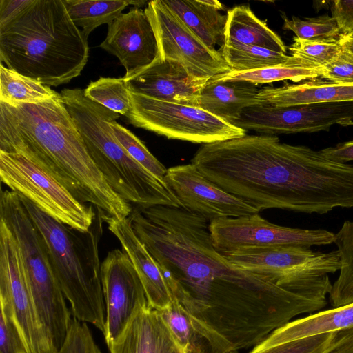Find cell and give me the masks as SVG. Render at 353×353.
Here are the masks:
<instances>
[{
	"label": "cell",
	"instance_id": "cell-42",
	"mask_svg": "<svg viewBox=\"0 0 353 353\" xmlns=\"http://www.w3.org/2000/svg\"><path fill=\"white\" fill-rule=\"evenodd\" d=\"M339 41L343 50L353 54V32L341 35Z\"/></svg>",
	"mask_w": 353,
	"mask_h": 353
},
{
	"label": "cell",
	"instance_id": "cell-21",
	"mask_svg": "<svg viewBox=\"0 0 353 353\" xmlns=\"http://www.w3.org/2000/svg\"><path fill=\"white\" fill-rule=\"evenodd\" d=\"M353 328V303L292 321L272 332L252 352L299 339Z\"/></svg>",
	"mask_w": 353,
	"mask_h": 353
},
{
	"label": "cell",
	"instance_id": "cell-12",
	"mask_svg": "<svg viewBox=\"0 0 353 353\" xmlns=\"http://www.w3.org/2000/svg\"><path fill=\"white\" fill-rule=\"evenodd\" d=\"M101 276L106 310L103 336L109 347L132 316L149 305L140 278L123 251L108 253L101 264Z\"/></svg>",
	"mask_w": 353,
	"mask_h": 353
},
{
	"label": "cell",
	"instance_id": "cell-10",
	"mask_svg": "<svg viewBox=\"0 0 353 353\" xmlns=\"http://www.w3.org/2000/svg\"><path fill=\"white\" fill-rule=\"evenodd\" d=\"M215 249L221 254L252 247L302 246L311 248L334 243L335 234L325 229H303L281 226L262 218L259 213L209 222Z\"/></svg>",
	"mask_w": 353,
	"mask_h": 353
},
{
	"label": "cell",
	"instance_id": "cell-38",
	"mask_svg": "<svg viewBox=\"0 0 353 353\" xmlns=\"http://www.w3.org/2000/svg\"><path fill=\"white\" fill-rule=\"evenodd\" d=\"M332 17L336 20L342 35L353 32V0L331 2Z\"/></svg>",
	"mask_w": 353,
	"mask_h": 353
},
{
	"label": "cell",
	"instance_id": "cell-35",
	"mask_svg": "<svg viewBox=\"0 0 353 353\" xmlns=\"http://www.w3.org/2000/svg\"><path fill=\"white\" fill-rule=\"evenodd\" d=\"M56 353H103L86 323L73 318L66 338Z\"/></svg>",
	"mask_w": 353,
	"mask_h": 353
},
{
	"label": "cell",
	"instance_id": "cell-27",
	"mask_svg": "<svg viewBox=\"0 0 353 353\" xmlns=\"http://www.w3.org/2000/svg\"><path fill=\"white\" fill-rule=\"evenodd\" d=\"M70 19L88 38L98 26L114 20L128 6L127 0H63Z\"/></svg>",
	"mask_w": 353,
	"mask_h": 353
},
{
	"label": "cell",
	"instance_id": "cell-39",
	"mask_svg": "<svg viewBox=\"0 0 353 353\" xmlns=\"http://www.w3.org/2000/svg\"><path fill=\"white\" fill-rule=\"evenodd\" d=\"M320 151L325 157L332 161L347 163L353 161V140L340 143Z\"/></svg>",
	"mask_w": 353,
	"mask_h": 353
},
{
	"label": "cell",
	"instance_id": "cell-4",
	"mask_svg": "<svg viewBox=\"0 0 353 353\" xmlns=\"http://www.w3.org/2000/svg\"><path fill=\"white\" fill-rule=\"evenodd\" d=\"M41 234L56 277L70 305L73 318L105 331L106 310L101 276L99 243L101 212L87 232H81L52 218L18 194Z\"/></svg>",
	"mask_w": 353,
	"mask_h": 353
},
{
	"label": "cell",
	"instance_id": "cell-18",
	"mask_svg": "<svg viewBox=\"0 0 353 353\" xmlns=\"http://www.w3.org/2000/svg\"><path fill=\"white\" fill-rule=\"evenodd\" d=\"M108 348L110 353H186L160 312L149 305L132 316Z\"/></svg>",
	"mask_w": 353,
	"mask_h": 353
},
{
	"label": "cell",
	"instance_id": "cell-30",
	"mask_svg": "<svg viewBox=\"0 0 353 353\" xmlns=\"http://www.w3.org/2000/svg\"><path fill=\"white\" fill-rule=\"evenodd\" d=\"M84 94L119 114L125 116L132 108L130 92L123 77H100L90 82Z\"/></svg>",
	"mask_w": 353,
	"mask_h": 353
},
{
	"label": "cell",
	"instance_id": "cell-7",
	"mask_svg": "<svg viewBox=\"0 0 353 353\" xmlns=\"http://www.w3.org/2000/svg\"><path fill=\"white\" fill-rule=\"evenodd\" d=\"M128 122L168 139L208 144L246 135V131L196 107L130 92Z\"/></svg>",
	"mask_w": 353,
	"mask_h": 353
},
{
	"label": "cell",
	"instance_id": "cell-33",
	"mask_svg": "<svg viewBox=\"0 0 353 353\" xmlns=\"http://www.w3.org/2000/svg\"><path fill=\"white\" fill-rule=\"evenodd\" d=\"M288 49L290 56L323 68L339 54L342 47L339 40H307L294 37Z\"/></svg>",
	"mask_w": 353,
	"mask_h": 353
},
{
	"label": "cell",
	"instance_id": "cell-19",
	"mask_svg": "<svg viewBox=\"0 0 353 353\" xmlns=\"http://www.w3.org/2000/svg\"><path fill=\"white\" fill-rule=\"evenodd\" d=\"M256 98L274 107L353 102V83H336L321 78L297 84L259 89Z\"/></svg>",
	"mask_w": 353,
	"mask_h": 353
},
{
	"label": "cell",
	"instance_id": "cell-29",
	"mask_svg": "<svg viewBox=\"0 0 353 353\" xmlns=\"http://www.w3.org/2000/svg\"><path fill=\"white\" fill-rule=\"evenodd\" d=\"M159 312L186 353H213L209 342L196 329L187 313L176 300Z\"/></svg>",
	"mask_w": 353,
	"mask_h": 353
},
{
	"label": "cell",
	"instance_id": "cell-13",
	"mask_svg": "<svg viewBox=\"0 0 353 353\" xmlns=\"http://www.w3.org/2000/svg\"><path fill=\"white\" fill-rule=\"evenodd\" d=\"M165 181L180 201L182 208L209 222L259 212L217 186L191 163L168 168Z\"/></svg>",
	"mask_w": 353,
	"mask_h": 353
},
{
	"label": "cell",
	"instance_id": "cell-40",
	"mask_svg": "<svg viewBox=\"0 0 353 353\" xmlns=\"http://www.w3.org/2000/svg\"><path fill=\"white\" fill-rule=\"evenodd\" d=\"M32 0H0V26L22 12Z\"/></svg>",
	"mask_w": 353,
	"mask_h": 353
},
{
	"label": "cell",
	"instance_id": "cell-14",
	"mask_svg": "<svg viewBox=\"0 0 353 353\" xmlns=\"http://www.w3.org/2000/svg\"><path fill=\"white\" fill-rule=\"evenodd\" d=\"M100 47L116 56L125 69L124 79L133 77L159 57L156 36L144 10L132 8L108 24Z\"/></svg>",
	"mask_w": 353,
	"mask_h": 353
},
{
	"label": "cell",
	"instance_id": "cell-8",
	"mask_svg": "<svg viewBox=\"0 0 353 353\" xmlns=\"http://www.w3.org/2000/svg\"><path fill=\"white\" fill-rule=\"evenodd\" d=\"M0 298L6 300L24 342L27 353H56L44 327L26 274L19 244L0 219Z\"/></svg>",
	"mask_w": 353,
	"mask_h": 353
},
{
	"label": "cell",
	"instance_id": "cell-15",
	"mask_svg": "<svg viewBox=\"0 0 353 353\" xmlns=\"http://www.w3.org/2000/svg\"><path fill=\"white\" fill-rule=\"evenodd\" d=\"M223 255L236 266L275 283L296 269L341 263L337 250L323 252L302 246L246 248Z\"/></svg>",
	"mask_w": 353,
	"mask_h": 353
},
{
	"label": "cell",
	"instance_id": "cell-11",
	"mask_svg": "<svg viewBox=\"0 0 353 353\" xmlns=\"http://www.w3.org/2000/svg\"><path fill=\"white\" fill-rule=\"evenodd\" d=\"M232 125L271 136L329 131L334 125H353V102L290 107L256 105L245 108Z\"/></svg>",
	"mask_w": 353,
	"mask_h": 353
},
{
	"label": "cell",
	"instance_id": "cell-16",
	"mask_svg": "<svg viewBox=\"0 0 353 353\" xmlns=\"http://www.w3.org/2000/svg\"><path fill=\"white\" fill-rule=\"evenodd\" d=\"M210 80L191 74L176 61L157 58L150 65L125 81L131 92L196 107L197 98Z\"/></svg>",
	"mask_w": 353,
	"mask_h": 353
},
{
	"label": "cell",
	"instance_id": "cell-36",
	"mask_svg": "<svg viewBox=\"0 0 353 353\" xmlns=\"http://www.w3.org/2000/svg\"><path fill=\"white\" fill-rule=\"evenodd\" d=\"M0 353H27L8 303L0 298Z\"/></svg>",
	"mask_w": 353,
	"mask_h": 353
},
{
	"label": "cell",
	"instance_id": "cell-5",
	"mask_svg": "<svg viewBox=\"0 0 353 353\" xmlns=\"http://www.w3.org/2000/svg\"><path fill=\"white\" fill-rule=\"evenodd\" d=\"M0 219L6 223L19 244L37 310L58 350L66 338L73 318L43 238L15 192H1Z\"/></svg>",
	"mask_w": 353,
	"mask_h": 353
},
{
	"label": "cell",
	"instance_id": "cell-17",
	"mask_svg": "<svg viewBox=\"0 0 353 353\" xmlns=\"http://www.w3.org/2000/svg\"><path fill=\"white\" fill-rule=\"evenodd\" d=\"M108 230L117 238L132 263L144 288L150 307L161 311L174 301L164 273L134 232L128 218L118 219L101 212Z\"/></svg>",
	"mask_w": 353,
	"mask_h": 353
},
{
	"label": "cell",
	"instance_id": "cell-43",
	"mask_svg": "<svg viewBox=\"0 0 353 353\" xmlns=\"http://www.w3.org/2000/svg\"><path fill=\"white\" fill-rule=\"evenodd\" d=\"M203 3L205 5L212 7L213 8L217 9L219 10H223L224 7L222 3L216 0H202Z\"/></svg>",
	"mask_w": 353,
	"mask_h": 353
},
{
	"label": "cell",
	"instance_id": "cell-20",
	"mask_svg": "<svg viewBox=\"0 0 353 353\" xmlns=\"http://www.w3.org/2000/svg\"><path fill=\"white\" fill-rule=\"evenodd\" d=\"M258 85L245 81L210 79L201 91L196 108L232 124L247 108L267 105L256 98Z\"/></svg>",
	"mask_w": 353,
	"mask_h": 353
},
{
	"label": "cell",
	"instance_id": "cell-9",
	"mask_svg": "<svg viewBox=\"0 0 353 353\" xmlns=\"http://www.w3.org/2000/svg\"><path fill=\"white\" fill-rule=\"evenodd\" d=\"M144 11L156 36L158 58L176 61L200 78L211 79L232 71L219 52L209 49L163 0L149 1Z\"/></svg>",
	"mask_w": 353,
	"mask_h": 353
},
{
	"label": "cell",
	"instance_id": "cell-22",
	"mask_svg": "<svg viewBox=\"0 0 353 353\" xmlns=\"http://www.w3.org/2000/svg\"><path fill=\"white\" fill-rule=\"evenodd\" d=\"M226 17L225 43L258 46L286 54L281 37L257 17L249 6H234L227 12Z\"/></svg>",
	"mask_w": 353,
	"mask_h": 353
},
{
	"label": "cell",
	"instance_id": "cell-24",
	"mask_svg": "<svg viewBox=\"0 0 353 353\" xmlns=\"http://www.w3.org/2000/svg\"><path fill=\"white\" fill-rule=\"evenodd\" d=\"M322 74L323 68L292 57L290 61L284 65L242 72L232 71L211 79L219 81H245L258 85L285 80L299 83L320 78Z\"/></svg>",
	"mask_w": 353,
	"mask_h": 353
},
{
	"label": "cell",
	"instance_id": "cell-1",
	"mask_svg": "<svg viewBox=\"0 0 353 353\" xmlns=\"http://www.w3.org/2000/svg\"><path fill=\"white\" fill-rule=\"evenodd\" d=\"M0 151L28 157L103 214L123 219L132 211L90 157L61 96L34 104L0 101Z\"/></svg>",
	"mask_w": 353,
	"mask_h": 353
},
{
	"label": "cell",
	"instance_id": "cell-25",
	"mask_svg": "<svg viewBox=\"0 0 353 353\" xmlns=\"http://www.w3.org/2000/svg\"><path fill=\"white\" fill-rule=\"evenodd\" d=\"M49 86L0 65V101L9 105L34 104L61 97Z\"/></svg>",
	"mask_w": 353,
	"mask_h": 353
},
{
	"label": "cell",
	"instance_id": "cell-3",
	"mask_svg": "<svg viewBox=\"0 0 353 353\" xmlns=\"http://www.w3.org/2000/svg\"><path fill=\"white\" fill-rule=\"evenodd\" d=\"M89 57L88 38L63 0H32L0 26V61L6 68L48 86L79 77Z\"/></svg>",
	"mask_w": 353,
	"mask_h": 353
},
{
	"label": "cell",
	"instance_id": "cell-34",
	"mask_svg": "<svg viewBox=\"0 0 353 353\" xmlns=\"http://www.w3.org/2000/svg\"><path fill=\"white\" fill-rule=\"evenodd\" d=\"M338 332L307 336L250 353H323L334 341Z\"/></svg>",
	"mask_w": 353,
	"mask_h": 353
},
{
	"label": "cell",
	"instance_id": "cell-31",
	"mask_svg": "<svg viewBox=\"0 0 353 353\" xmlns=\"http://www.w3.org/2000/svg\"><path fill=\"white\" fill-rule=\"evenodd\" d=\"M283 29L292 31L296 37L316 41H339L341 31L334 17L324 14L316 17L301 19L292 16L291 19L282 14Z\"/></svg>",
	"mask_w": 353,
	"mask_h": 353
},
{
	"label": "cell",
	"instance_id": "cell-32",
	"mask_svg": "<svg viewBox=\"0 0 353 353\" xmlns=\"http://www.w3.org/2000/svg\"><path fill=\"white\" fill-rule=\"evenodd\" d=\"M110 125L119 143L137 162L163 183L167 168L148 150L144 143L130 130L112 121Z\"/></svg>",
	"mask_w": 353,
	"mask_h": 353
},
{
	"label": "cell",
	"instance_id": "cell-28",
	"mask_svg": "<svg viewBox=\"0 0 353 353\" xmlns=\"http://www.w3.org/2000/svg\"><path fill=\"white\" fill-rule=\"evenodd\" d=\"M232 71L242 72L288 63L292 57L258 46L224 43L218 50Z\"/></svg>",
	"mask_w": 353,
	"mask_h": 353
},
{
	"label": "cell",
	"instance_id": "cell-44",
	"mask_svg": "<svg viewBox=\"0 0 353 353\" xmlns=\"http://www.w3.org/2000/svg\"><path fill=\"white\" fill-rule=\"evenodd\" d=\"M129 5L134 6V8H137L144 6L145 3H148L149 1H132V0H127Z\"/></svg>",
	"mask_w": 353,
	"mask_h": 353
},
{
	"label": "cell",
	"instance_id": "cell-23",
	"mask_svg": "<svg viewBox=\"0 0 353 353\" xmlns=\"http://www.w3.org/2000/svg\"><path fill=\"white\" fill-rule=\"evenodd\" d=\"M183 22L210 50L225 43L226 15L203 3L202 0H163Z\"/></svg>",
	"mask_w": 353,
	"mask_h": 353
},
{
	"label": "cell",
	"instance_id": "cell-37",
	"mask_svg": "<svg viewBox=\"0 0 353 353\" xmlns=\"http://www.w3.org/2000/svg\"><path fill=\"white\" fill-rule=\"evenodd\" d=\"M320 78L336 83H353V54L342 48L330 63L323 67Z\"/></svg>",
	"mask_w": 353,
	"mask_h": 353
},
{
	"label": "cell",
	"instance_id": "cell-26",
	"mask_svg": "<svg viewBox=\"0 0 353 353\" xmlns=\"http://www.w3.org/2000/svg\"><path fill=\"white\" fill-rule=\"evenodd\" d=\"M341 269L332 285L329 301L333 307L353 303V221H345L335 234Z\"/></svg>",
	"mask_w": 353,
	"mask_h": 353
},
{
	"label": "cell",
	"instance_id": "cell-2",
	"mask_svg": "<svg viewBox=\"0 0 353 353\" xmlns=\"http://www.w3.org/2000/svg\"><path fill=\"white\" fill-rule=\"evenodd\" d=\"M191 163L259 212H299L310 181L304 146L281 143L277 136L246 134L203 144Z\"/></svg>",
	"mask_w": 353,
	"mask_h": 353
},
{
	"label": "cell",
	"instance_id": "cell-6",
	"mask_svg": "<svg viewBox=\"0 0 353 353\" xmlns=\"http://www.w3.org/2000/svg\"><path fill=\"white\" fill-rule=\"evenodd\" d=\"M0 178L11 191L79 231L89 230L97 218L92 205L78 201L52 175L23 154L0 151Z\"/></svg>",
	"mask_w": 353,
	"mask_h": 353
},
{
	"label": "cell",
	"instance_id": "cell-41",
	"mask_svg": "<svg viewBox=\"0 0 353 353\" xmlns=\"http://www.w3.org/2000/svg\"><path fill=\"white\" fill-rule=\"evenodd\" d=\"M323 353H353V328L339 331L334 341Z\"/></svg>",
	"mask_w": 353,
	"mask_h": 353
}]
</instances>
